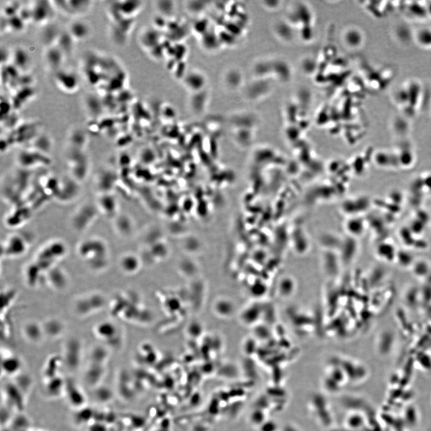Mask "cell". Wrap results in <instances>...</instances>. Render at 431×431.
I'll return each mask as SVG.
<instances>
[{
	"instance_id": "cell-1",
	"label": "cell",
	"mask_w": 431,
	"mask_h": 431,
	"mask_svg": "<svg viewBox=\"0 0 431 431\" xmlns=\"http://www.w3.org/2000/svg\"><path fill=\"white\" fill-rule=\"evenodd\" d=\"M78 256L88 269L100 272L108 268L110 261V251L103 239L92 237L85 239L78 244Z\"/></svg>"
},
{
	"instance_id": "cell-2",
	"label": "cell",
	"mask_w": 431,
	"mask_h": 431,
	"mask_svg": "<svg viewBox=\"0 0 431 431\" xmlns=\"http://www.w3.org/2000/svg\"><path fill=\"white\" fill-rule=\"evenodd\" d=\"M68 251L66 244L61 240L49 241L38 251L32 262L27 265L28 269L40 277L45 279L49 270L58 266Z\"/></svg>"
},
{
	"instance_id": "cell-3",
	"label": "cell",
	"mask_w": 431,
	"mask_h": 431,
	"mask_svg": "<svg viewBox=\"0 0 431 431\" xmlns=\"http://www.w3.org/2000/svg\"><path fill=\"white\" fill-rule=\"evenodd\" d=\"M106 303L107 300L103 293L92 292L76 298L72 304V310L80 318H87L102 310Z\"/></svg>"
},
{
	"instance_id": "cell-4",
	"label": "cell",
	"mask_w": 431,
	"mask_h": 431,
	"mask_svg": "<svg viewBox=\"0 0 431 431\" xmlns=\"http://www.w3.org/2000/svg\"><path fill=\"white\" fill-rule=\"evenodd\" d=\"M100 213L95 204L85 203L75 210L72 214L71 224L77 232L87 231L92 224Z\"/></svg>"
},
{
	"instance_id": "cell-5",
	"label": "cell",
	"mask_w": 431,
	"mask_h": 431,
	"mask_svg": "<svg viewBox=\"0 0 431 431\" xmlns=\"http://www.w3.org/2000/svg\"><path fill=\"white\" fill-rule=\"evenodd\" d=\"M83 349L79 340L71 339L65 344L62 355L64 366L72 372L79 369L82 360Z\"/></svg>"
},
{
	"instance_id": "cell-6",
	"label": "cell",
	"mask_w": 431,
	"mask_h": 431,
	"mask_svg": "<svg viewBox=\"0 0 431 431\" xmlns=\"http://www.w3.org/2000/svg\"><path fill=\"white\" fill-rule=\"evenodd\" d=\"M29 242L19 233L9 236L2 245V256L6 258H18L28 251Z\"/></svg>"
},
{
	"instance_id": "cell-7",
	"label": "cell",
	"mask_w": 431,
	"mask_h": 431,
	"mask_svg": "<svg viewBox=\"0 0 431 431\" xmlns=\"http://www.w3.org/2000/svg\"><path fill=\"white\" fill-rule=\"evenodd\" d=\"M93 334L108 349L116 346L118 328L113 322L103 321L98 323L93 328Z\"/></svg>"
},
{
	"instance_id": "cell-8",
	"label": "cell",
	"mask_w": 431,
	"mask_h": 431,
	"mask_svg": "<svg viewBox=\"0 0 431 431\" xmlns=\"http://www.w3.org/2000/svg\"><path fill=\"white\" fill-rule=\"evenodd\" d=\"M64 395L66 396L70 406L74 409L84 408L86 406L87 396L82 388L72 378L66 379Z\"/></svg>"
},
{
	"instance_id": "cell-9",
	"label": "cell",
	"mask_w": 431,
	"mask_h": 431,
	"mask_svg": "<svg viewBox=\"0 0 431 431\" xmlns=\"http://www.w3.org/2000/svg\"><path fill=\"white\" fill-rule=\"evenodd\" d=\"M5 404L15 411L22 412L25 407L26 396L14 382L6 383L4 389Z\"/></svg>"
},
{
	"instance_id": "cell-10",
	"label": "cell",
	"mask_w": 431,
	"mask_h": 431,
	"mask_svg": "<svg viewBox=\"0 0 431 431\" xmlns=\"http://www.w3.org/2000/svg\"><path fill=\"white\" fill-rule=\"evenodd\" d=\"M106 365L90 362L84 374V381L87 385L94 389L100 386L106 374Z\"/></svg>"
},
{
	"instance_id": "cell-11",
	"label": "cell",
	"mask_w": 431,
	"mask_h": 431,
	"mask_svg": "<svg viewBox=\"0 0 431 431\" xmlns=\"http://www.w3.org/2000/svg\"><path fill=\"white\" fill-rule=\"evenodd\" d=\"M45 280L49 287L57 291L66 289L69 282L68 275L58 266L47 272Z\"/></svg>"
},
{
	"instance_id": "cell-12",
	"label": "cell",
	"mask_w": 431,
	"mask_h": 431,
	"mask_svg": "<svg viewBox=\"0 0 431 431\" xmlns=\"http://www.w3.org/2000/svg\"><path fill=\"white\" fill-rule=\"evenodd\" d=\"M22 335L27 341L32 344H39L45 336L42 323L30 321L24 324L22 329Z\"/></svg>"
},
{
	"instance_id": "cell-13",
	"label": "cell",
	"mask_w": 431,
	"mask_h": 431,
	"mask_svg": "<svg viewBox=\"0 0 431 431\" xmlns=\"http://www.w3.org/2000/svg\"><path fill=\"white\" fill-rule=\"evenodd\" d=\"M1 358V371L5 375L15 376L21 373L22 367V360L19 358L11 354L5 353V355H2Z\"/></svg>"
},
{
	"instance_id": "cell-14",
	"label": "cell",
	"mask_w": 431,
	"mask_h": 431,
	"mask_svg": "<svg viewBox=\"0 0 431 431\" xmlns=\"http://www.w3.org/2000/svg\"><path fill=\"white\" fill-rule=\"evenodd\" d=\"M44 391L49 398H58V397L64 395L66 379L61 376L47 379L44 380Z\"/></svg>"
},
{
	"instance_id": "cell-15",
	"label": "cell",
	"mask_w": 431,
	"mask_h": 431,
	"mask_svg": "<svg viewBox=\"0 0 431 431\" xmlns=\"http://www.w3.org/2000/svg\"><path fill=\"white\" fill-rule=\"evenodd\" d=\"M95 204L100 214L108 218L115 216L116 202L110 193L100 194Z\"/></svg>"
},
{
	"instance_id": "cell-16",
	"label": "cell",
	"mask_w": 431,
	"mask_h": 431,
	"mask_svg": "<svg viewBox=\"0 0 431 431\" xmlns=\"http://www.w3.org/2000/svg\"><path fill=\"white\" fill-rule=\"evenodd\" d=\"M63 366L64 363L62 356L54 355L49 358L44 366V380L60 376V371Z\"/></svg>"
},
{
	"instance_id": "cell-17",
	"label": "cell",
	"mask_w": 431,
	"mask_h": 431,
	"mask_svg": "<svg viewBox=\"0 0 431 431\" xmlns=\"http://www.w3.org/2000/svg\"><path fill=\"white\" fill-rule=\"evenodd\" d=\"M42 324L45 336H48L49 338L57 339L64 333L65 325L60 319L49 318Z\"/></svg>"
},
{
	"instance_id": "cell-18",
	"label": "cell",
	"mask_w": 431,
	"mask_h": 431,
	"mask_svg": "<svg viewBox=\"0 0 431 431\" xmlns=\"http://www.w3.org/2000/svg\"><path fill=\"white\" fill-rule=\"evenodd\" d=\"M43 154L40 151L35 150H27L23 151L18 156V162L22 167H31L38 164H43L45 162L39 160L38 157H43Z\"/></svg>"
},
{
	"instance_id": "cell-19",
	"label": "cell",
	"mask_w": 431,
	"mask_h": 431,
	"mask_svg": "<svg viewBox=\"0 0 431 431\" xmlns=\"http://www.w3.org/2000/svg\"><path fill=\"white\" fill-rule=\"evenodd\" d=\"M89 29L85 23L76 22L72 23L70 27V35L72 38L81 40L87 37Z\"/></svg>"
},
{
	"instance_id": "cell-20",
	"label": "cell",
	"mask_w": 431,
	"mask_h": 431,
	"mask_svg": "<svg viewBox=\"0 0 431 431\" xmlns=\"http://www.w3.org/2000/svg\"><path fill=\"white\" fill-rule=\"evenodd\" d=\"M93 389L95 398L100 403H108L112 399L113 394L108 387L99 386Z\"/></svg>"
},
{
	"instance_id": "cell-21",
	"label": "cell",
	"mask_w": 431,
	"mask_h": 431,
	"mask_svg": "<svg viewBox=\"0 0 431 431\" xmlns=\"http://www.w3.org/2000/svg\"></svg>"
}]
</instances>
